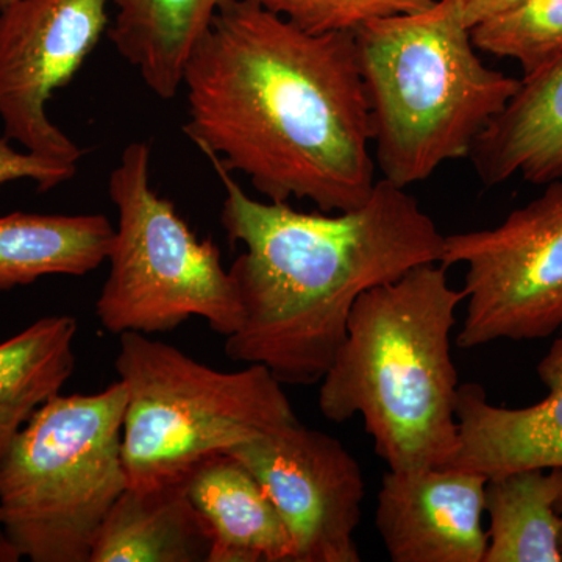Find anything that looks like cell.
<instances>
[{"label":"cell","mask_w":562,"mask_h":562,"mask_svg":"<svg viewBox=\"0 0 562 562\" xmlns=\"http://www.w3.org/2000/svg\"><path fill=\"white\" fill-rule=\"evenodd\" d=\"M184 135L271 202L358 209L375 188L353 33H310L257 0H225L183 70Z\"/></svg>","instance_id":"6da1fadb"},{"label":"cell","mask_w":562,"mask_h":562,"mask_svg":"<svg viewBox=\"0 0 562 562\" xmlns=\"http://www.w3.org/2000/svg\"><path fill=\"white\" fill-rule=\"evenodd\" d=\"M221 224L244 251L233 261L241 324L225 338L232 361L261 364L281 384L321 383L366 291L441 262L446 235L406 188L376 180L358 209L303 213L250 198L220 158Z\"/></svg>","instance_id":"7a4b0ae2"},{"label":"cell","mask_w":562,"mask_h":562,"mask_svg":"<svg viewBox=\"0 0 562 562\" xmlns=\"http://www.w3.org/2000/svg\"><path fill=\"white\" fill-rule=\"evenodd\" d=\"M447 271L428 262L366 291L321 380L322 416L335 424L361 416L391 471L443 468L460 447L450 338L465 294Z\"/></svg>","instance_id":"3957f363"},{"label":"cell","mask_w":562,"mask_h":562,"mask_svg":"<svg viewBox=\"0 0 562 562\" xmlns=\"http://www.w3.org/2000/svg\"><path fill=\"white\" fill-rule=\"evenodd\" d=\"M353 36L373 157L383 179L401 188L469 157L522 81L484 65L461 0L368 22Z\"/></svg>","instance_id":"277c9868"},{"label":"cell","mask_w":562,"mask_h":562,"mask_svg":"<svg viewBox=\"0 0 562 562\" xmlns=\"http://www.w3.org/2000/svg\"><path fill=\"white\" fill-rule=\"evenodd\" d=\"M125 391L44 403L0 458V535L32 562H90L106 514L128 486Z\"/></svg>","instance_id":"5b68a950"},{"label":"cell","mask_w":562,"mask_h":562,"mask_svg":"<svg viewBox=\"0 0 562 562\" xmlns=\"http://www.w3.org/2000/svg\"><path fill=\"white\" fill-rule=\"evenodd\" d=\"M116 372L128 486L181 482L214 454L299 420L283 384L261 364L220 371L171 344L124 333Z\"/></svg>","instance_id":"8992f818"},{"label":"cell","mask_w":562,"mask_h":562,"mask_svg":"<svg viewBox=\"0 0 562 562\" xmlns=\"http://www.w3.org/2000/svg\"><path fill=\"white\" fill-rule=\"evenodd\" d=\"M150 158L149 143L133 140L111 172L117 224L95 316L111 335L168 333L199 317L227 338L241 324L235 281L216 243L199 239L151 188Z\"/></svg>","instance_id":"52a82bcc"},{"label":"cell","mask_w":562,"mask_h":562,"mask_svg":"<svg viewBox=\"0 0 562 562\" xmlns=\"http://www.w3.org/2000/svg\"><path fill=\"white\" fill-rule=\"evenodd\" d=\"M441 262L465 265L462 349L527 341L562 327V179L497 227L446 236Z\"/></svg>","instance_id":"ba28073f"},{"label":"cell","mask_w":562,"mask_h":562,"mask_svg":"<svg viewBox=\"0 0 562 562\" xmlns=\"http://www.w3.org/2000/svg\"><path fill=\"white\" fill-rule=\"evenodd\" d=\"M110 0H16L0 10L3 135L40 157L77 166L83 150L47 114L109 31Z\"/></svg>","instance_id":"9c48e42d"},{"label":"cell","mask_w":562,"mask_h":562,"mask_svg":"<svg viewBox=\"0 0 562 562\" xmlns=\"http://www.w3.org/2000/svg\"><path fill=\"white\" fill-rule=\"evenodd\" d=\"M286 528L292 562H360L366 480L339 439L301 422L235 447Z\"/></svg>","instance_id":"30bf717a"},{"label":"cell","mask_w":562,"mask_h":562,"mask_svg":"<svg viewBox=\"0 0 562 562\" xmlns=\"http://www.w3.org/2000/svg\"><path fill=\"white\" fill-rule=\"evenodd\" d=\"M486 476L428 468L384 473L375 527L394 562H483Z\"/></svg>","instance_id":"8fae6325"},{"label":"cell","mask_w":562,"mask_h":562,"mask_svg":"<svg viewBox=\"0 0 562 562\" xmlns=\"http://www.w3.org/2000/svg\"><path fill=\"white\" fill-rule=\"evenodd\" d=\"M538 375L549 394L525 408L494 405L480 384H460V447L449 468L486 479L525 469H562V336L539 362Z\"/></svg>","instance_id":"7c38bea8"},{"label":"cell","mask_w":562,"mask_h":562,"mask_svg":"<svg viewBox=\"0 0 562 562\" xmlns=\"http://www.w3.org/2000/svg\"><path fill=\"white\" fill-rule=\"evenodd\" d=\"M184 487L209 530V562H292L276 506L238 458L220 453L202 461Z\"/></svg>","instance_id":"4fadbf2b"},{"label":"cell","mask_w":562,"mask_h":562,"mask_svg":"<svg viewBox=\"0 0 562 562\" xmlns=\"http://www.w3.org/2000/svg\"><path fill=\"white\" fill-rule=\"evenodd\" d=\"M520 80L469 155L487 187L516 176L535 184L562 179V57Z\"/></svg>","instance_id":"5bb4252c"},{"label":"cell","mask_w":562,"mask_h":562,"mask_svg":"<svg viewBox=\"0 0 562 562\" xmlns=\"http://www.w3.org/2000/svg\"><path fill=\"white\" fill-rule=\"evenodd\" d=\"M210 550L209 530L181 480L125 487L95 536L90 562H209Z\"/></svg>","instance_id":"9a60e30c"},{"label":"cell","mask_w":562,"mask_h":562,"mask_svg":"<svg viewBox=\"0 0 562 562\" xmlns=\"http://www.w3.org/2000/svg\"><path fill=\"white\" fill-rule=\"evenodd\" d=\"M225 0H110L109 38L160 99L176 98L192 50Z\"/></svg>","instance_id":"2e32d148"},{"label":"cell","mask_w":562,"mask_h":562,"mask_svg":"<svg viewBox=\"0 0 562 562\" xmlns=\"http://www.w3.org/2000/svg\"><path fill=\"white\" fill-rule=\"evenodd\" d=\"M113 236L103 214L0 216V291L47 276H87L106 261Z\"/></svg>","instance_id":"e0dca14e"},{"label":"cell","mask_w":562,"mask_h":562,"mask_svg":"<svg viewBox=\"0 0 562 562\" xmlns=\"http://www.w3.org/2000/svg\"><path fill=\"white\" fill-rule=\"evenodd\" d=\"M76 317L46 316L0 342V458L76 371Z\"/></svg>","instance_id":"ac0fdd59"},{"label":"cell","mask_w":562,"mask_h":562,"mask_svg":"<svg viewBox=\"0 0 562 562\" xmlns=\"http://www.w3.org/2000/svg\"><path fill=\"white\" fill-rule=\"evenodd\" d=\"M562 469H525L491 476L484 486L490 517L483 562H561Z\"/></svg>","instance_id":"d6986e66"},{"label":"cell","mask_w":562,"mask_h":562,"mask_svg":"<svg viewBox=\"0 0 562 562\" xmlns=\"http://www.w3.org/2000/svg\"><path fill=\"white\" fill-rule=\"evenodd\" d=\"M476 50L519 63L524 77L562 57V0H519L471 29Z\"/></svg>","instance_id":"ffe728a7"},{"label":"cell","mask_w":562,"mask_h":562,"mask_svg":"<svg viewBox=\"0 0 562 562\" xmlns=\"http://www.w3.org/2000/svg\"><path fill=\"white\" fill-rule=\"evenodd\" d=\"M310 33H353L368 22L428 9L436 0H257Z\"/></svg>","instance_id":"44dd1931"},{"label":"cell","mask_w":562,"mask_h":562,"mask_svg":"<svg viewBox=\"0 0 562 562\" xmlns=\"http://www.w3.org/2000/svg\"><path fill=\"white\" fill-rule=\"evenodd\" d=\"M76 173L77 166L13 149L5 136L0 139V188L11 181L31 180L36 184V190L47 192L72 180Z\"/></svg>","instance_id":"7402d4cb"},{"label":"cell","mask_w":562,"mask_h":562,"mask_svg":"<svg viewBox=\"0 0 562 562\" xmlns=\"http://www.w3.org/2000/svg\"><path fill=\"white\" fill-rule=\"evenodd\" d=\"M519 0H461L462 14L469 27L479 24L501 11L509 9Z\"/></svg>","instance_id":"603a6c76"},{"label":"cell","mask_w":562,"mask_h":562,"mask_svg":"<svg viewBox=\"0 0 562 562\" xmlns=\"http://www.w3.org/2000/svg\"><path fill=\"white\" fill-rule=\"evenodd\" d=\"M18 558L11 552L10 547L3 541L2 535H0V562H14Z\"/></svg>","instance_id":"cb8c5ba5"},{"label":"cell","mask_w":562,"mask_h":562,"mask_svg":"<svg viewBox=\"0 0 562 562\" xmlns=\"http://www.w3.org/2000/svg\"><path fill=\"white\" fill-rule=\"evenodd\" d=\"M557 512L560 513L561 516L560 549L562 553V497L560 498V502H558Z\"/></svg>","instance_id":"d4e9b609"},{"label":"cell","mask_w":562,"mask_h":562,"mask_svg":"<svg viewBox=\"0 0 562 562\" xmlns=\"http://www.w3.org/2000/svg\"><path fill=\"white\" fill-rule=\"evenodd\" d=\"M14 2H16V0H0V10L7 9V7Z\"/></svg>","instance_id":"484cf974"},{"label":"cell","mask_w":562,"mask_h":562,"mask_svg":"<svg viewBox=\"0 0 562 562\" xmlns=\"http://www.w3.org/2000/svg\"><path fill=\"white\" fill-rule=\"evenodd\" d=\"M561 333H562V327H561Z\"/></svg>","instance_id":"4316f807"}]
</instances>
